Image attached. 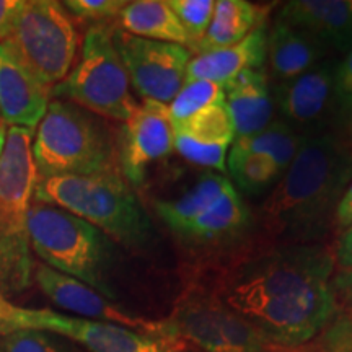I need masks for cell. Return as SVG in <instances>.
Here are the masks:
<instances>
[{
	"mask_svg": "<svg viewBox=\"0 0 352 352\" xmlns=\"http://www.w3.org/2000/svg\"><path fill=\"white\" fill-rule=\"evenodd\" d=\"M34 199L77 215L129 250L155 241V227L122 173L39 178Z\"/></svg>",
	"mask_w": 352,
	"mask_h": 352,
	"instance_id": "obj_3",
	"label": "cell"
},
{
	"mask_svg": "<svg viewBox=\"0 0 352 352\" xmlns=\"http://www.w3.org/2000/svg\"><path fill=\"white\" fill-rule=\"evenodd\" d=\"M328 51L300 30L276 20L267 32L266 60L277 82L292 80L323 63Z\"/></svg>",
	"mask_w": 352,
	"mask_h": 352,
	"instance_id": "obj_20",
	"label": "cell"
},
{
	"mask_svg": "<svg viewBox=\"0 0 352 352\" xmlns=\"http://www.w3.org/2000/svg\"><path fill=\"white\" fill-rule=\"evenodd\" d=\"M6 235V233H3V226H2V219H0V236H3ZM19 241V240H16Z\"/></svg>",
	"mask_w": 352,
	"mask_h": 352,
	"instance_id": "obj_39",
	"label": "cell"
},
{
	"mask_svg": "<svg viewBox=\"0 0 352 352\" xmlns=\"http://www.w3.org/2000/svg\"><path fill=\"white\" fill-rule=\"evenodd\" d=\"M173 151L175 127L168 104L142 100L129 120L124 121L118 140L122 176L127 183H142L147 166L168 157Z\"/></svg>",
	"mask_w": 352,
	"mask_h": 352,
	"instance_id": "obj_13",
	"label": "cell"
},
{
	"mask_svg": "<svg viewBox=\"0 0 352 352\" xmlns=\"http://www.w3.org/2000/svg\"><path fill=\"white\" fill-rule=\"evenodd\" d=\"M344 131H346V140L352 145V111H351L349 118H347V121L344 124Z\"/></svg>",
	"mask_w": 352,
	"mask_h": 352,
	"instance_id": "obj_37",
	"label": "cell"
},
{
	"mask_svg": "<svg viewBox=\"0 0 352 352\" xmlns=\"http://www.w3.org/2000/svg\"><path fill=\"white\" fill-rule=\"evenodd\" d=\"M279 20L300 30L327 51L352 50V0H290Z\"/></svg>",
	"mask_w": 352,
	"mask_h": 352,
	"instance_id": "obj_17",
	"label": "cell"
},
{
	"mask_svg": "<svg viewBox=\"0 0 352 352\" xmlns=\"http://www.w3.org/2000/svg\"><path fill=\"white\" fill-rule=\"evenodd\" d=\"M39 178L121 173L118 142L98 120L77 104L51 100L33 135Z\"/></svg>",
	"mask_w": 352,
	"mask_h": 352,
	"instance_id": "obj_4",
	"label": "cell"
},
{
	"mask_svg": "<svg viewBox=\"0 0 352 352\" xmlns=\"http://www.w3.org/2000/svg\"><path fill=\"white\" fill-rule=\"evenodd\" d=\"M333 271L328 246L284 245L233 267L215 297L272 344L300 347L336 318Z\"/></svg>",
	"mask_w": 352,
	"mask_h": 352,
	"instance_id": "obj_1",
	"label": "cell"
},
{
	"mask_svg": "<svg viewBox=\"0 0 352 352\" xmlns=\"http://www.w3.org/2000/svg\"><path fill=\"white\" fill-rule=\"evenodd\" d=\"M352 111V50L334 74V121L344 127Z\"/></svg>",
	"mask_w": 352,
	"mask_h": 352,
	"instance_id": "obj_30",
	"label": "cell"
},
{
	"mask_svg": "<svg viewBox=\"0 0 352 352\" xmlns=\"http://www.w3.org/2000/svg\"><path fill=\"white\" fill-rule=\"evenodd\" d=\"M250 222V210L235 186H230L206 210L189 223L179 236L186 240L209 241L235 235Z\"/></svg>",
	"mask_w": 352,
	"mask_h": 352,
	"instance_id": "obj_24",
	"label": "cell"
},
{
	"mask_svg": "<svg viewBox=\"0 0 352 352\" xmlns=\"http://www.w3.org/2000/svg\"><path fill=\"white\" fill-rule=\"evenodd\" d=\"M233 186L227 176L208 171L179 196L155 202L158 217L175 233H182L189 223L208 210L228 188Z\"/></svg>",
	"mask_w": 352,
	"mask_h": 352,
	"instance_id": "obj_23",
	"label": "cell"
},
{
	"mask_svg": "<svg viewBox=\"0 0 352 352\" xmlns=\"http://www.w3.org/2000/svg\"><path fill=\"white\" fill-rule=\"evenodd\" d=\"M227 170L235 189L239 188L250 196L267 191V188L277 184L284 175L271 157L240 151L233 145L227 155Z\"/></svg>",
	"mask_w": 352,
	"mask_h": 352,
	"instance_id": "obj_25",
	"label": "cell"
},
{
	"mask_svg": "<svg viewBox=\"0 0 352 352\" xmlns=\"http://www.w3.org/2000/svg\"><path fill=\"white\" fill-rule=\"evenodd\" d=\"M23 0H0V44L10 36Z\"/></svg>",
	"mask_w": 352,
	"mask_h": 352,
	"instance_id": "obj_34",
	"label": "cell"
},
{
	"mask_svg": "<svg viewBox=\"0 0 352 352\" xmlns=\"http://www.w3.org/2000/svg\"><path fill=\"white\" fill-rule=\"evenodd\" d=\"M336 63L324 59L308 72L274 87L276 104L283 120L302 138L327 132L334 120V74Z\"/></svg>",
	"mask_w": 352,
	"mask_h": 352,
	"instance_id": "obj_14",
	"label": "cell"
},
{
	"mask_svg": "<svg viewBox=\"0 0 352 352\" xmlns=\"http://www.w3.org/2000/svg\"><path fill=\"white\" fill-rule=\"evenodd\" d=\"M333 289L338 303L342 302L352 310V270L340 271L333 279Z\"/></svg>",
	"mask_w": 352,
	"mask_h": 352,
	"instance_id": "obj_35",
	"label": "cell"
},
{
	"mask_svg": "<svg viewBox=\"0 0 352 352\" xmlns=\"http://www.w3.org/2000/svg\"><path fill=\"white\" fill-rule=\"evenodd\" d=\"M6 135H7V126L0 121V155H2L3 145H6Z\"/></svg>",
	"mask_w": 352,
	"mask_h": 352,
	"instance_id": "obj_38",
	"label": "cell"
},
{
	"mask_svg": "<svg viewBox=\"0 0 352 352\" xmlns=\"http://www.w3.org/2000/svg\"><path fill=\"white\" fill-rule=\"evenodd\" d=\"M26 233L46 266L90 285L109 300L114 297L108 271L116 252L103 232L57 206L33 199Z\"/></svg>",
	"mask_w": 352,
	"mask_h": 352,
	"instance_id": "obj_5",
	"label": "cell"
},
{
	"mask_svg": "<svg viewBox=\"0 0 352 352\" xmlns=\"http://www.w3.org/2000/svg\"><path fill=\"white\" fill-rule=\"evenodd\" d=\"M334 223L340 230H344L352 223V182L347 186L344 196L336 209V215H334Z\"/></svg>",
	"mask_w": 352,
	"mask_h": 352,
	"instance_id": "obj_36",
	"label": "cell"
},
{
	"mask_svg": "<svg viewBox=\"0 0 352 352\" xmlns=\"http://www.w3.org/2000/svg\"><path fill=\"white\" fill-rule=\"evenodd\" d=\"M175 127V151L191 164L227 171V155L235 140V127L226 101L202 109Z\"/></svg>",
	"mask_w": 352,
	"mask_h": 352,
	"instance_id": "obj_15",
	"label": "cell"
},
{
	"mask_svg": "<svg viewBox=\"0 0 352 352\" xmlns=\"http://www.w3.org/2000/svg\"><path fill=\"white\" fill-rule=\"evenodd\" d=\"M267 8L246 0H217L208 33L196 46L197 54L243 41L258 26L266 23Z\"/></svg>",
	"mask_w": 352,
	"mask_h": 352,
	"instance_id": "obj_21",
	"label": "cell"
},
{
	"mask_svg": "<svg viewBox=\"0 0 352 352\" xmlns=\"http://www.w3.org/2000/svg\"><path fill=\"white\" fill-rule=\"evenodd\" d=\"M3 352H65L43 331H15L6 334L2 341Z\"/></svg>",
	"mask_w": 352,
	"mask_h": 352,
	"instance_id": "obj_31",
	"label": "cell"
},
{
	"mask_svg": "<svg viewBox=\"0 0 352 352\" xmlns=\"http://www.w3.org/2000/svg\"><path fill=\"white\" fill-rule=\"evenodd\" d=\"M222 88L235 127V139L258 134L274 121V98L261 69L245 70Z\"/></svg>",
	"mask_w": 352,
	"mask_h": 352,
	"instance_id": "obj_19",
	"label": "cell"
},
{
	"mask_svg": "<svg viewBox=\"0 0 352 352\" xmlns=\"http://www.w3.org/2000/svg\"><path fill=\"white\" fill-rule=\"evenodd\" d=\"M324 331V351L352 352V310L340 318H334Z\"/></svg>",
	"mask_w": 352,
	"mask_h": 352,
	"instance_id": "obj_32",
	"label": "cell"
},
{
	"mask_svg": "<svg viewBox=\"0 0 352 352\" xmlns=\"http://www.w3.org/2000/svg\"><path fill=\"white\" fill-rule=\"evenodd\" d=\"M33 131L8 127L0 155V219L6 236L28 241L26 215L39 176L33 157Z\"/></svg>",
	"mask_w": 352,
	"mask_h": 352,
	"instance_id": "obj_12",
	"label": "cell"
},
{
	"mask_svg": "<svg viewBox=\"0 0 352 352\" xmlns=\"http://www.w3.org/2000/svg\"><path fill=\"white\" fill-rule=\"evenodd\" d=\"M166 321L175 340L182 338L202 352H276L279 347L215 294H189Z\"/></svg>",
	"mask_w": 352,
	"mask_h": 352,
	"instance_id": "obj_9",
	"label": "cell"
},
{
	"mask_svg": "<svg viewBox=\"0 0 352 352\" xmlns=\"http://www.w3.org/2000/svg\"><path fill=\"white\" fill-rule=\"evenodd\" d=\"M267 32L264 23L233 46L192 56L186 80H208L223 87L245 70H259L266 63Z\"/></svg>",
	"mask_w": 352,
	"mask_h": 352,
	"instance_id": "obj_18",
	"label": "cell"
},
{
	"mask_svg": "<svg viewBox=\"0 0 352 352\" xmlns=\"http://www.w3.org/2000/svg\"><path fill=\"white\" fill-rule=\"evenodd\" d=\"M303 138L297 131H294L284 120H274L266 129L250 138L233 140V147L250 153L271 157L285 173L294 157L297 155Z\"/></svg>",
	"mask_w": 352,
	"mask_h": 352,
	"instance_id": "obj_26",
	"label": "cell"
},
{
	"mask_svg": "<svg viewBox=\"0 0 352 352\" xmlns=\"http://www.w3.org/2000/svg\"><path fill=\"white\" fill-rule=\"evenodd\" d=\"M51 96L77 104L95 116L124 122L138 107L131 80L113 43V28L94 25L87 30L80 59Z\"/></svg>",
	"mask_w": 352,
	"mask_h": 352,
	"instance_id": "obj_6",
	"label": "cell"
},
{
	"mask_svg": "<svg viewBox=\"0 0 352 352\" xmlns=\"http://www.w3.org/2000/svg\"><path fill=\"white\" fill-rule=\"evenodd\" d=\"M126 3L124 0H67L63 6L76 19L107 25L109 20L120 19Z\"/></svg>",
	"mask_w": 352,
	"mask_h": 352,
	"instance_id": "obj_29",
	"label": "cell"
},
{
	"mask_svg": "<svg viewBox=\"0 0 352 352\" xmlns=\"http://www.w3.org/2000/svg\"><path fill=\"white\" fill-rule=\"evenodd\" d=\"M51 103V88L26 70L6 44H0V121L36 131Z\"/></svg>",
	"mask_w": 352,
	"mask_h": 352,
	"instance_id": "obj_16",
	"label": "cell"
},
{
	"mask_svg": "<svg viewBox=\"0 0 352 352\" xmlns=\"http://www.w3.org/2000/svg\"><path fill=\"white\" fill-rule=\"evenodd\" d=\"M226 101L223 88L208 80H186L168 103L171 122L178 124L202 109Z\"/></svg>",
	"mask_w": 352,
	"mask_h": 352,
	"instance_id": "obj_27",
	"label": "cell"
},
{
	"mask_svg": "<svg viewBox=\"0 0 352 352\" xmlns=\"http://www.w3.org/2000/svg\"><path fill=\"white\" fill-rule=\"evenodd\" d=\"M334 266L340 271L352 270V223L341 232L333 250Z\"/></svg>",
	"mask_w": 352,
	"mask_h": 352,
	"instance_id": "obj_33",
	"label": "cell"
},
{
	"mask_svg": "<svg viewBox=\"0 0 352 352\" xmlns=\"http://www.w3.org/2000/svg\"><path fill=\"white\" fill-rule=\"evenodd\" d=\"M3 44L26 70L52 90L72 70L78 33L60 2L23 0L10 36Z\"/></svg>",
	"mask_w": 352,
	"mask_h": 352,
	"instance_id": "obj_7",
	"label": "cell"
},
{
	"mask_svg": "<svg viewBox=\"0 0 352 352\" xmlns=\"http://www.w3.org/2000/svg\"><path fill=\"white\" fill-rule=\"evenodd\" d=\"M121 30L134 36L152 41L179 44L191 51L188 38L179 20L168 7L166 0H135L127 2L120 15Z\"/></svg>",
	"mask_w": 352,
	"mask_h": 352,
	"instance_id": "obj_22",
	"label": "cell"
},
{
	"mask_svg": "<svg viewBox=\"0 0 352 352\" xmlns=\"http://www.w3.org/2000/svg\"><path fill=\"white\" fill-rule=\"evenodd\" d=\"M352 182V151L336 135H305L297 155L261 206L267 232L287 245L316 243L334 223Z\"/></svg>",
	"mask_w": 352,
	"mask_h": 352,
	"instance_id": "obj_2",
	"label": "cell"
},
{
	"mask_svg": "<svg viewBox=\"0 0 352 352\" xmlns=\"http://www.w3.org/2000/svg\"><path fill=\"white\" fill-rule=\"evenodd\" d=\"M43 331L76 341L90 352H171L170 342L120 324L59 314L46 308L19 307L0 294V336Z\"/></svg>",
	"mask_w": 352,
	"mask_h": 352,
	"instance_id": "obj_8",
	"label": "cell"
},
{
	"mask_svg": "<svg viewBox=\"0 0 352 352\" xmlns=\"http://www.w3.org/2000/svg\"><path fill=\"white\" fill-rule=\"evenodd\" d=\"M34 280L43 290V294L54 305L70 311L78 318L103 321V323L120 324V327L134 329L142 334L158 338V340H175L168 321H155L144 316L132 315L113 303L108 297L91 289L90 285L65 276L63 272L52 270L46 264H39L33 270Z\"/></svg>",
	"mask_w": 352,
	"mask_h": 352,
	"instance_id": "obj_11",
	"label": "cell"
},
{
	"mask_svg": "<svg viewBox=\"0 0 352 352\" xmlns=\"http://www.w3.org/2000/svg\"><path fill=\"white\" fill-rule=\"evenodd\" d=\"M113 43L124 64L131 87L142 96L168 104L186 82L192 52L179 44L152 41L113 28Z\"/></svg>",
	"mask_w": 352,
	"mask_h": 352,
	"instance_id": "obj_10",
	"label": "cell"
},
{
	"mask_svg": "<svg viewBox=\"0 0 352 352\" xmlns=\"http://www.w3.org/2000/svg\"><path fill=\"white\" fill-rule=\"evenodd\" d=\"M166 3L191 39V50H196L212 21L215 0H166Z\"/></svg>",
	"mask_w": 352,
	"mask_h": 352,
	"instance_id": "obj_28",
	"label": "cell"
}]
</instances>
